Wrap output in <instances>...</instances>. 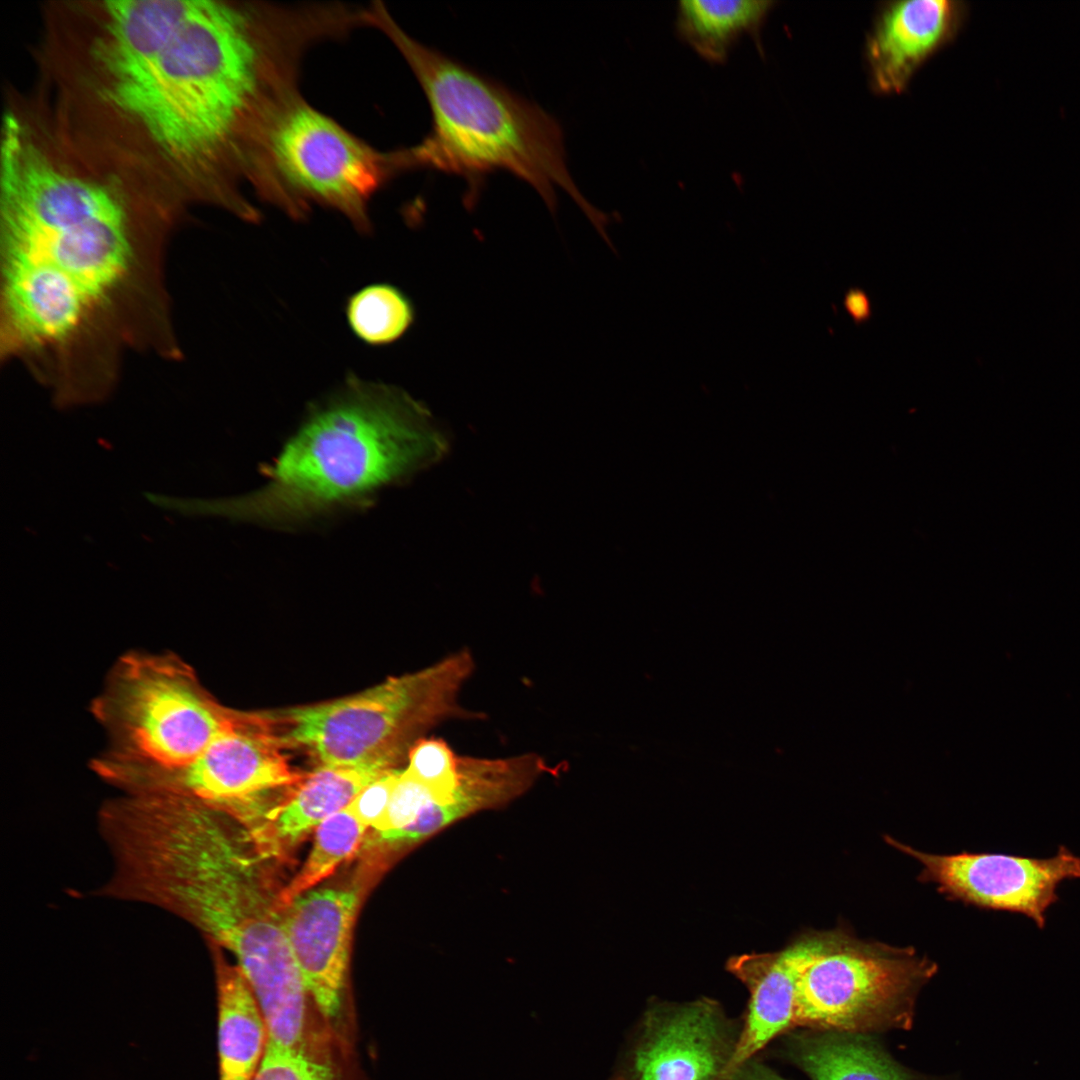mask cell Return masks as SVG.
I'll return each instance as SVG.
<instances>
[{
    "label": "cell",
    "instance_id": "1",
    "mask_svg": "<svg viewBox=\"0 0 1080 1080\" xmlns=\"http://www.w3.org/2000/svg\"><path fill=\"white\" fill-rule=\"evenodd\" d=\"M183 212L47 132L0 143V354L63 400L108 392L128 349L181 356L164 280Z\"/></svg>",
    "mask_w": 1080,
    "mask_h": 1080
},
{
    "label": "cell",
    "instance_id": "2",
    "mask_svg": "<svg viewBox=\"0 0 1080 1080\" xmlns=\"http://www.w3.org/2000/svg\"><path fill=\"white\" fill-rule=\"evenodd\" d=\"M292 85L288 45L263 5L187 0L175 26L99 94L89 134L108 161L166 198L231 211Z\"/></svg>",
    "mask_w": 1080,
    "mask_h": 1080
},
{
    "label": "cell",
    "instance_id": "3",
    "mask_svg": "<svg viewBox=\"0 0 1080 1080\" xmlns=\"http://www.w3.org/2000/svg\"><path fill=\"white\" fill-rule=\"evenodd\" d=\"M241 819L193 799L152 809L125 846L122 898L190 923L232 953L265 1018L269 1040L293 1046L314 1007L284 926L273 861Z\"/></svg>",
    "mask_w": 1080,
    "mask_h": 1080
},
{
    "label": "cell",
    "instance_id": "4",
    "mask_svg": "<svg viewBox=\"0 0 1080 1080\" xmlns=\"http://www.w3.org/2000/svg\"><path fill=\"white\" fill-rule=\"evenodd\" d=\"M447 436L394 385L347 377L313 403L261 473L265 483L217 504L241 521L294 528L373 504L386 488L438 462Z\"/></svg>",
    "mask_w": 1080,
    "mask_h": 1080
},
{
    "label": "cell",
    "instance_id": "5",
    "mask_svg": "<svg viewBox=\"0 0 1080 1080\" xmlns=\"http://www.w3.org/2000/svg\"><path fill=\"white\" fill-rule=\"evenodd\" d=\"M368 24L400 52L428 101L432 127L409 147L413 169L429 168L466 177L507 171L531 185L554 210L564 190L607 238L609 218L581 194L569 172L558 121L442 52L408 35L382 2L368 7Z\"/></svg>",
    "mask_w": 1080,
    "mask_h": 1080
},
{
    "label": "cell",
    "instance_id": "6",
    "mask_svg": "<svg viewBox=\"0 0 1080 1080\" xmlns=\"http://www.w3.org/2000/svg\"><path fill=\"white\" fill-rule=\"evenodd\" d=\"M409 170L408 148L378 150L300 94L269 128L250 188L259 200L295 220L319 205L337 211L366 233L371 229L370 201Z\"/></svg>",
    "mask_w": 1080,
    "mask_h": 1080
},
{
    "label": "cell",
    "instance_id": "7",
    "mask_svg": "<svg viewBox=\"0 0 1080 1080\" xmlns=\"http://www.w3.org/2000/svg\"><path fill=\"white\" fill-rule=\"evenodd\" d=\"M786 949L796 971L794 1024L832 1031L904 1027L937 971L913 947L862 940L845 927L803 935Z\"/></svg>",
    "mask_w": 1080,
    "mask_h": 1080
},
{
    "label": "cell",
    "instance_id": "8",
    "mask_svg": "<svg viewBox=\"0 0 1080 1080\" xmlns=\"http://www.w3.org/2000/svg\"><path fill=\"white\" fill-rule=\"evenodd\" d=\"M474 666L471 652L461 649L361 693L291 709L285 738L307 748L322 765L392 763L413 734L451 718L473 717L459 695Z\"/></svg>",
    "mask_w": 1080,
    "mask_h": 1080
},
{
    "label": "cell",
    "instance_id": "9",
    "mask_svg": "<svg viewBox=\"0 0 1080 1080\" xmlns=\"http://www.w3.org/2000/svg\"><path fill=\"white\" fill-rule=\"evenodd\" d=\"M887 844L921 865L920 881L950 898L982 909L1019 913L1038 928L1047 910L1059 901L1058 887L1080 879V856L1061 845L1049 858L1004 853L932 854L885 835Z\"/></svg>",
    "mask_w": 1080,
    "mask_h": 1080
},
{
    "label": "cell",
    "instance_id": "10",
    "mask_svg": "<svg viewBox=\"0 0 1080 1080\" xmlns=\"http://www.w3.org/2000/svg\"><path fill=\"white\" fill-rule=\"evenodd\" d=\"M361 897L356 883L314 888L284 909L287 938L311 1003L331 1029L352 1040L347 971Z\"/></svg>",
    "mask_w": 1080,
    "mask_h": 1080
},
{
    "label": "cell",
    "instance_id": "11",
    "mask_svg": "<svg viewBox=\"0 0 1080 1080\" xmlns=\"http://www.w3.org/2000/svg\"><path fill=\"white\" fill-rule=\"evenodd\" d=\"M740 1030L710 999L655 1006L611 1080H727Z\"/></svg>",
    "mask_w": 1080,
    "mask_h": 1080
},
{
    "label": "cell",
    "instance_id": "12",
    "mask_svg": "<svg viewBox=\"0 0 1080 1080\" xmlns=\"http://www.w3.org/2000/svg\"><path fill=\"white\" fill-rule=\"evenodd\" d=\"M302 780L271 736L248 731L235 720L194 762L141 782L127 793L192 798L240 818L248 804Z\"/></svg>",
    "mask_w": 1080,
    "mask_h": 1080
},
{
    "label": "cell",
    "instance_id": "13",
    "mask_svg": "<svg viewBox=\"0 0 1080 1080\" xmlns=\"http://www.w3.org/2000/svg\"><path fill=\"white\" fill-rule=\"evenodd\" d=\"M965 14L960 1L883 3L865 45L872 89L883 95L904 91L920 66L956 36Z\"/></svg>",
    "mask_w": 1080,
    "mask_h": 1080
},
{
    "label": "cell",
    "instance_id": "14",
    "mask_svg": "<svg viewBox=\"0 0 1080 1080\" xmlns=\"http://www.w3.org/2000/svg\"><path fill=\"white\" fill-rule=\"evenodd\" d=\"M390 764L376 760L355 766L322 765L304 777L289 799L267 812L266 824L251 830L265 851L281 859L312 829L346 809L364 787L392 769Z\"/></svg>",
    "mask_w": 1080,
    "mask_h": 1080
},
{
    "label": "cell",
    "instance_id": "15",
    "mask_svg": "<svg viewBox=\"0 0 1080 1080\" xmlns=\"http://www.w3.org/2000/svg\"><path fill=\"white\" fill-rule=\"evenodd\" d=\"M728 968L750 991L729 1076L794 1024L796 971L786 948L778 953L737 957Z\"/></svg>",
    "mask_w": 1080,
    "mask_h": 1080
},
{
    "label": "cell",
    "instance_id": "16",
    "mask_svg": "<svg viewBox=\"0 0 1080 1080\" xmlns=\"http://www.w3.org/2000/svg\"><path fill=\"white\" fill-rule=\"evenodd\" d=\"M217 994L219 1080H253L267 1048L268 1027L242 971L211 945Z\"/></svg>",
    "mask_w": 1080,
    "mask_h": 1080
},
{
    "label": "cell",
    "instance_id": "17",
    "mask_svg": "<svg viewBox=\"0 0 1080 1080\" xmlns=\"http://www.w3.org/2000/svg\"><path fill=\"white\" fill-rule=\"evenodd\" d=\"M789 1055L811 1080H915L861 1033L795 1036Z\"/></svg>",
    "mask_w": 1080,
    "mask_h": 1080
},
{
    "label": "cell",
    "instance_id": "18",
    "mask_svg": "<svg viewBox=\"0 0 1080 1080\" xmlns=\"http://www.w3.org/2000/svg\"><path fill=\"white\" fill-rule=\"evenodd\" d=\"M253 1080H366L354 1040L332 1030L314 1015L302 1040L283 1046L268 1040Z\"/></svg>",
    "mask_w": 1080,
    "mask_h": 1080
},
{
    "label": "cell",
    "instance_id": "19",
    "mask_svg": "<svg viewBox=\"0 0 1080 1080\" xmlns=\"http://www.w3.org/2000/svg\"><path fill=\"white\" fill-rule=\"evenodd\" d=\"M775 4L771 0H683L677 7L676 29L698 55L720 63L744 34L759 41Z\"/></svg>",
    "mask_w": 1080,
    "mask_h": 1080
},
{
    "label": "cell",
    "instance_id": "20",
    "mask_svg": "<svg viewBox=\"0 0 1080 1080\" xmlns=\"http://www.w3.org/2000/svg\"><path fill=\"white\" fill-rule=\"evenodd\" d=\"M345 316L360 341L370 346H385L406 333L414 321V308L394 285L373 283L349 296Z\"/></svg>",
    "mask_w": 1080,
    "mask_h": 1080
},
{
    "label": "cell",
    "instance_id": "21",
    "mask_svg": "<svg viewBox=\"0 0 1080 1080\" xmlns=\"http://www.w3.org/2000/svg\"><path fill=\"white\" fill-rule=\"evenodd\" d=\"M367 826L346 809L323 821L316 829L312 849L295 876L283 886L281 902L286 907L298 896L314 889L361 847Z\"/></svg>",
    "mask_w": 1080,
    "mask_h": 1080
},
{
    "label": "cell",
    "instance_id": "22",
    "mask_svg": "<svg viewBox=\"0 0 1080 1080\" xmlns=\"http://www.w3.org/2000/svg\"><path fill=\"white\" fill-rule=\"evenodd\" d=\"M404 771L428 786L437 802L454 801L459 784L458 755L443 739H418L408 751Z\"/></svg>",
    "mask_w": 1080,
    "mask_h": 1080
},
{
    "label": "cell",
    "instance_id": "23",
    "mask_svg": "<svg viewBox=\"0 0 1080 1080\" xmlns=\"http://www.w3.org/2000/svg\"><path fill=\"white\" fill-rule=\"evenodd\" d=\"M472 812L460 802L440 803L433 801L408 825L393 830L374 831L366 835L361 847L371 854L384 849L408 846L422 840L453 821Z\"/></svg>",
    "mask_w": 1080,
    "mask_h": 1080
},
{
    "label": "cell",
    "instance_id": "24",
    "mask_svg": "<svg viewBox=\"0 0 1080 1080\" xmlns=\"http://www.w3.org/2000/svg\"><path fill=\"white\" fill-rule=\"evenodd\" d=\"M433 801L437 800L428 786L401 770L385 816L373 830L386 831L402 828L411 823Z\"/></svg>",
    "mask_w": 1080,
    "mask_h": 1080
},
{
    "label": "cell",
    "instance_id": "25",
    "mask_svg": "<svg viewBox=\"0 0 1080 1080\" xmlns=\"http://www.w3.org/2000/svg\"><path fill=\"white\" fill-rule=\"evenodd\" d=\"M400 773L397 769L388 770L364 787L346 810L363 825L376 828L385 816Z\"/></svg>",
    "mask_w": 1080,
    "mask_h": 1080
},
{
    "label": "cell",
    "instance_id": "26",
    "mask_svg": "<svg viewBox=\"0 0 1080 1080\" xmlns=\"http://www.w3.org/2000/svg\"><path fill=\"white\" fill-rule=\"evenodd\" d=\"M842 305L849 318L856 325H863L872 318L871 298L860 287L848 288L844 293Z\"/></svg>",
    "mask_w": 1080,
    "mask_h": 1080
},
{
    "label": "cell",
    "instance_id": "27",
    "mask_svg": "<svg viewBox=\"0 0 1080 1080\" xmlns=\"http://www.w3.org/2000/svg\"><path fill=\"white\" fill-rule=\"evenodd\" d=\"M727 1080H787L754 1058L735 1068Z\"/></svg>",
    "mask_w": 1080,
    "mask_h": 1080
}]
</instances>
